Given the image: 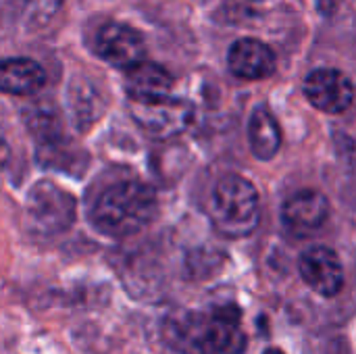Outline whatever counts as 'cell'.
I'll return each instance as SVG.
<instances>
[{
    "label": "cell",
    "mask_w": 356,
    "mask_h": 354,
    "mask_svg": "<svg viewBox=\"0 0 356 354\" xmlns=\"http://www.w3.org/2000/svg\"><path fill=\"white\" fill-rule=\"evenodd\" d=\"M156 213V194L150 186L127 179L106 188L92 207V223L111 238H125L142 232Z\"/></svg>",
    "instance_id": "1"
},
{
    "label": "cell",
    "mask_w": 356,
    "mask_h": 354,
    "mask_svg": "<svg viewBox=\"0 0 356 354\" xmlns=\"http://www.w3.org/2000/svg\"><path fill=\"white\" fill-rule=\"evenodd\" d=\"M209 215L221 236H250L261 219V202L257 188L242 175L221 177L211 192Z\"/></svg>",
    "instance_id": "2"
},
{
    "label": "cell",
    "mask_w": 356,
    "mask_h": 354,
    "mask_svg": "<svg viewBox=\"0 0 356 354\" xmlns=\"http://www.w3.org/2000/svg\"><path fill=\"white\" fill-rule=\"evenodd\" d=\"M181 334L186 354H242L246 348L242 315L234 305H219L188 319Z\"/></svg>",
    "instance_id": "3"
},
{
    "label": "cell",
    "mask_w": 356,
    "mask_h": 354,
    "mask_svg": "<svg viewBox=\"0 0 356 354\" xmlns=\"http://www.w3.org/2000/svg\"><path fill=\"white\" fill-rule=\"evenodd\" d=\"M73 217L75 200L69 192L50 182H40L33 186L27 198V219L35 232L58 234L73 223Z\"/></svg>",
    "instance_id": "4"
},
{
    "label": "cell",
    "mask_w": 356,
    "mask_h": 354,
    "mask_svg": "<svg viewBox=\"0 0 356 354\" xmlns=\"http://www.w3.org/2000/svg\"><path fill=\"white\" fill-rule=\"evenodd\" d=\"M136 123L154 138H171L181 134L192 121V106L173 96L154 102H131Z\"/></svg>",
    "instance_id": "5"
},
{
    "label": "cell",
    "mask_w": 356,
    "mask_h": 354,
    "mask_svg": "<svg viewBox=\"0 0 356 354\" xmlns=\"http://www.w3.org/2000/svg\"><path fill=\"white\" fill-rule=\"evenodd\" d=\"M300 277L317 294L332 298L344 288V267L340 257L327 246H313L298 261Z\"/></svg>",
    "instance_id": "6"
},
{
    "label": "cell",
    "mask_w": 356,
    "mask_h": 354,
    "mask_svg": "<svg viewBox=\"0 0 356 354\" xmlns=\"http://www.w3.org/2000/svg\"><path fill=\"white\" fill-rule=\"evenodd\" d=\"M309 102L323 113H344L355 98L350 79L338 69H317L305 81Z\"/></svg>",
    "instance_id": "7"
},
{
    "label": "cell",
    "mask_w": 356,
    "mask_h": 354,
    "mask_svg": "<svg viewBox=\"0 0 356 354\" xmlns=\"http://www.w3.org/2000/svg\"><path fill=\"white\" fill-rule=\"evenodd\" d=\"M96 52L115 67L129 69L144 61L146 44L140 31L123 23H106L96 33Z\"/></svg>",
    "instance_id": "8"
},
{
    "label": "cell",
    "mask_w": 356,
    "mask_h": 354,
    "mask_svg": "<svg viewBox=\"0 0 356 354\" xmlns=\"http://www.w3.org/2000/svg\"><path fill=\"white\" fill-rule=\"evenodd\" d=\"M330 217V202L317 190H300L292 194L282 209L286 227L296 236H311L319 232Z\"/></svg>",
    "instance_id": "9"
},
{
    "label": "cell",
    "mask_w": 356,
    "mask_h": 354,
    "mask_svg": "<svg viewBox=\"0 0 356 354\" xmlns=\"http://www.w3.org/2000/svg\"><path fill=\"white\" fill-rule=\"evenodd\" d=\"M227 65L236 77L246 79V81H257V79L269 77L275 71L277 58L273 50L261 40L242 38L234 42V46L229 48Z\"/></svg>",
    "instance_id": "10"
},
{
    "label": "cell",
    "mask_w": 356,
    "mask_h": 354,
    "mask_svg": "<svg viewBox=\"0 0 356 354\" xmlns=\"http://www.w3.org/2000/svg\"><path fill=\"white\" fill-rule=\"evenodd\" d=\"M125 90L131 102H154L171 96L173 77L171 73L148 61L131 65L125 73Z\"/></svg>",
    "instance_id": "11"
},
{
    "label": "cell",
    "mask_w": 356,
    "mask_h": 354,
    "mask_svg": "<svg viewBox=\"0 0 356 354\" xmlns=\"http://www.w3.org/2000/svg\"><path fill=\"white\" fill-rule=\"evenodd\" d=\"M0 83L6 94L31 96L46 83V73L40 63L31 58H8L2 63Z\"/></svg>",
    "instance_id": "12"
},
{
    "label": "cell",
    "mask_w": 356,
    "mask_h": 354,
    "mask_svg": "<svg viewBox=\"0 0 356 354\" xmlns=\"http://www.w3.org/2000/svg\"><path fill=\"white\" fill-rule=\"evenodd\" d=\"M248 142L250 150L259 161H269L280 152L282 146V129L273 117V113L259 104L248 121Z\"/></svg>",
    "instance_id": "13"
},
{
    "label": "cell",
    "mask_w": 356,
    "mask_h": 354,
    "mask_svg": "<svg viewBox=\"0 0 356 354\" xmlns=\"http://www.w3.org/2000/svg\"><path fill=\"white\" fill-rule=\"evenodd\" d=\"M342 2H344V0H317V8H319L321 15L330 17V15H334V13L340 8Z\"/></svg>",
    "instance_id": "14"
},
{
    "label": "cell",
    "mask_w": 356,
    "mask_h": 354,
    "mask_svg": "<svg viewBox=\"0 0 356 354\" xmlns=\"http://www.w3.org/2000/svg\"><path fill=\"white\" fill-rule=\"evenodd\" d=\"M263 354H284L282 351H277V348H269V351H265Z\"/></svg>",
    "instance_id": "15"
}]
</instances>
